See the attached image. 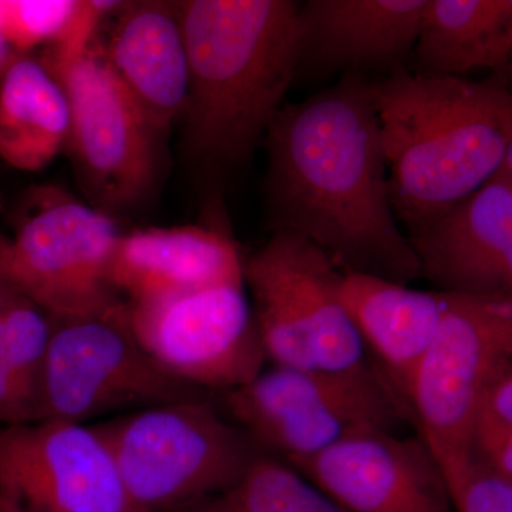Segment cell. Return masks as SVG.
<instances>
[{
    "instance_id": "7402d4cb",
    "label": "cell",
    "mask_w": 512,
    "mask_h": 512,
    "mask_svg": "<svg viewBox=\"0 0 512 512\" xmlns=\"http://www.w3.org/2000/svg\"><path fill=\"white\" fill-rule=\"evenodd\" d=\"M171 512H345L303 474L261 453L228 487Z\"/></svg>"
},
{
    "instance_id": "f546056e",
    "label": "cell",
    "mask_w": 512,
    "mask_h": 512,
    "mask_svg": "<svg viewBox=\"0 0 512 512\" xmlns=\"http://www.w3.org/2000/svg\"><path fill=\"white\" fill-rule=\"evenodd\" d=\"M503 168L508 174L512 175V141L510 147H508L507 157H505Z\"/></svg>"
},
{
    "instance_id": "44dd1931",
    "label": "cell",
    "mask_w": 512,
    "mask_h": 512,
    "mask_svg": "<svg viewBox=\"0 0 512 512\" xmlns=\"http://www.w3.org/2000/svg\"><path fill=\"white\" fill-rule=\"evenodd\" d=\"M52 318L19 293L0 309V426L39 421Z\"/></svg>"
},
{
    "instance_id": "5b68a950",
    "label": "cell",
    "mask_w": 512,
    "mask_h": 512,
    "mask_svg": "<svg viewBox=\"0 0 512 512\" xmlns=\"http://www.w3.org/2000/svg\"><path fill=\"white\" fill-rule=\"evenodd\" d=\"M94 429L144 512L175 511L217 493L262 453L205 397L137 410Z\"/></svg>"
},
{
    "instance_id": "9a60e30c",
    "label": "cell",
    "mask_w": 512,
    "mask_h": 512,
    "mask_svg": "<svg viewBox=\"0 0 512 512\" xmlns=\"http://www.w3.org/2000/svg\"><path fill=\"white\" fill-rule=\"evenodd\" d=\"M245 259L225 229L210 225L137 229L121 234L110 281L127 302L245 284Z\"/></svg>"
},
{
    "instance_id": "e0dca14e",
    "label": "cell",
    "mask_w": 512,
    "mask_h": 512,
    "mask_svg": "<svg viewBox=\"0 0 512 512\" xmlns=\"http://www.w3.org/2000/svg\"><path fill=\"white\" fill-rule=\"evenodd\" d=\"M342 296L370 359L410 410L414 373L436 338L450 292L345 272Z\"/></svg>"
},
{
    "instance_id": "83f0119b",
    "label": "cell",
    "mask_w": 512,
    "mask_h": 512,
    "mask_svg": "<svg viewBox=\"0 0 512 512\" xmlns=\"http://www.w3.org/2000/svg\"><path fill=\"white\" fill-rule=\"evenodd\" d=\"M497 77H500L501 80L505 84H507L508 89L512 92V37L510 43V49H508L507 60H505L503 72L498 74Z\"/></svg>"
},
{
    "instance_id": "4dcf8cb0",
    "label": "cell",
    "mask_w": 512,
    "mask_h": 512,
    "mask_svg": "<svg viewBox=\"0 0 512 512\" xmlns=\"http://www.w3.org/2000/svg\"><path fill=\"white\" fill-rule=\"evenodd\" d=\"M0 22H2V0H0Z\"/></svg>"
},
{
    "instance_id": "ac0fdd59",
    "label": "cell",
    "mask_w": 512,
    "mask_h": 512,
    "mask_svg": "<svg viewBox=\"0 0 512 512\" xmlns=\"http://www.w3.org/2000/svg\"><path fill=\"white\" fill-rule=\"evenodd\" d=\"M426 0H309L299 5L301 64L400 67L412 56Z\"/></svg>"
},
{
    "instance_id": "7a4b0ae2",
    "label": "cell",
    "mask_w": 512,
    "mask_h": 512,
    "mask_svg": "<svg viewBox=\"0 0 512 512\" xmlns=\"http://www.w3.org/2000/svg\"><path fill=\"white\" fill-rule=\"evenodd\" d=\"M180 10L190 63L185 150L205 170H237L265 141L301 66L299 3L187 0Z\"/></svg>"
},
{
    "instance_id": "484cf974",
    "label": "cell",
    "mask_w": 512,
    "mask_h": 512,
    "mask_svg": "<svg viewBox=\"0 0 512 512\" xmlns=\"http://www.w3.org/2000/svg\"><path fill=\"white\" fill-rule=\"evenodd\" d=\"M120 3L116 0H76L72 15L42 62L52 76L69 69L92 50L101 22L116 12Z\"/></svg>"
},
{
    "instance_id": "f1b7e54d",
    "label": "cell",
    "mask_w": 512,
    "mask_h": 512,
    "mask_svg": "<svg viewBox=\"0 0 512 512\" xmlns=\"http://www.w3.org/2000/svg\"><path fill=\"white\" fill-rule=\"evenodd\" d=\"M0 512H29L18 507V505L10 503L5 498L0 497Z\"/></svg>"
},
{
    "instance_id": "8992f818",
    "label": "cell",
    "mask_w": 512,
    "mask_h": 512,
    "mask_svg": "<svg viewBox=\"0 0 512 512\" xmlns=\"http://www.w3.org/2000/svg\"><path fill=\"white\" fill-rule=\"evenodd\" d=\"M244 275L271 365L338 373L375 365L343 301L345 272L312 242L276 232L245 259Z\"/></svg>"
},
{
    "instance_id": "1f68e13d",
    "label": "cell",
    "mask_w": 512,
    "mask_h": 512,
    "mask_svg": "<svg viewBox=\"0 0 512 512\" xmlns=\"http://www.w3.org/2000/svg\"><path fill=\"white\" fill-rule=\"evenodd\" d=\"M0 210H2V200H0Z\"/></svg>"
},
{
    "instance_id": "cb8c5ba5",
    "label": "cell",
    "mask_w": 512,
    "mask_h": 512,
    "mask_svg": "<svg viewBox=\"0 0 512 512\" xmlns=\"http://www.w3.org/2000/svg\"><path fill=\"white\" fill-rule=\"evenodd\" d=\"M76 0H2L0 35L19 53L53 45Z\"/></svg>"
},
{
    "instance_id": "ffe728a7",
    "label": "cell",
    "mask_w": 512,
    "mask_h": 512,
    "mask_svg": "<svg viewBox=\"0 0 512 512\" xmlns=\"http://www.w3.org/2000/svg\"><path fill=\"white\" fill-rule=\"evenodd\" d=\"M69 101L42 62L16 57L0 80V160L20 171L47 167L66 147Z\"/></svg>"
},
{
    "instance_id": "4fadbf2b",
    "label": "cell",
    "mask_w": 512,
    "mask_h": 512,
    "mask_svg": "<svg viewBox=\"0 0 512 512\" xmlns=\"http://www.w3.org/2000/svg\"><path fill=\"white\" fill-rule=\"evenodd\" d=\"M295 470L345 512H456L439 457L419 431L360 434Z\"/></svg>"
},
{
    "instance_id": "8fae6325",
    "label": "cell",
    "mask_w": 512,
    "mask_h": 512,
    "mask_svg": "<svg viewBox=\"0 0 512 512\" xmlns=\"http://www.w3.org/2000/svg\"><path fill=\"white\" fill-rule=\"evenodd\" d=\"M53 77L69 101L66 146L94 207L124 210L143 201L156 183L158 133L111 70L103 49L94 45Z\"/></svg>"
},
{
    "instance_id": "9c48e42d",
    "label": "cell",
    "mask_w": 512,
    "mask_h": 512,
    "mask_svg": "<svg viewBox=\"0 0 512 512\" xmlns=\"http://www.w3.org/2000/svg\"><path fill=\"white\" fill-rule=\"evenodd\" d=\"M511 363L512 296L450 292L409 393L414 429L441 464L470 457L478 404Z\"/></svg>"
},
{
    "instance_id": "2e32d148",
    "label": "cell",
    "mask_w": 512,
    "mask_h": 512,
    "mask_svg": "<svg viewBox=\"0 0 512 512\" xmlns=\"http://www.w3.org/2000/svg\"><path fill=\"white\" fill-rule=\"evenodd\" d=\"M101 49L158 134L184 114L190 63L180 2H121Z\"/></svg>"
},
{
    "instance_id": "52a82bcc",
    "label": "cell",
    "mask_w": 512,
    "mask_h": 512,
    "mask_svg": "<svg viewBox=\"0 0 512 512\" xmlns=\"http://www.w3.org/2000/svg\"><path fill=\"white\" fill-rule=\"evenodd\" d=\"M10 241H0V272L13 292L52 319L106 315L123 305L110 281L121 234L109 212L56 187L30 198Z\"/></svg>"
},
{
    "instance_id": "30bf717a",
    "label": "cell",
    "mask_w": 512,
    "mask_h": 512,
    "mask_svg": "<svg viewBox=\"0 0 512 512\" xmlns=\"http://www.w3.org/2000/svg\"><path fill=\"white\" fill-rule=\"evenodd\" d=\"M126 303L128 326L141 348L191 386L224 393L265 369L268 360L245 284Z\"/></svg>"
},
{
    "instance_id": "d6986e66",
    "label": "cell",
    "mask_w": 512,
    "mask_h": 512,
    "mask_svg": "<svg viewBox=\"0 0 512 512\" xmlns=\"http://www.w3.org/2000/svg\"><path fill=\"white\" fill-rule=\"evenodd\" d=\"M512 37V0H426L413 72L466 77L503 72Z\"/></svg>"
},
{
    "instance_id": "277c9868",
    "label": "cell",
    "mask_w": 512,
    "mask_h": 512,
    "mask_svg": "<svg viewBox=\"0 0 512 512\" xmlns=\"http://www.w3.org/2000/svg\"><path fill=\"white\" fill-rule=\"evenodd\" d=\"M224 406L259 451L293 468L360 434L414 427L376 365L343 373L271 365L224 392Z\"/></svg>"
},
{
    "instance_id": "3957f363",
    "label": "cell",
    "mask_w": 512,
    "mask_h": 512,
    "mask_svg": "<svg viewBox=\"0 0 512 512\" xmlns=\"http://www.w3.org/2000/svg\"><path fill=\"white\" fill-rule=\"evenodd\" d=\"M397 220L412 238L503 168L512 92L497 76H426L393 69L372 83Z\"/></svg>"
},
{
    "instance_id": "7c38bea8",
    "label": "cell",
    "mask_w": 512,
    "mask_h": 512,
    "mask_svg": "<svg viewBox=\"0 0 512 512\" xmlns=\"http://www.w3.org/2000/svg\"><path fill=\"white\" fill-rule=\"evenodd\" d=\"M0 497L29 512H144L97 430L64 420L0 426Z\"/></svg>"
},
{
    "instance_id": "5bb4252c",
    "label": "cell",
    "mask_w": 512,
    "mask_h": 512,
    "mask_svg": "<svg viewBox=\"0 0 512 512\" xmlns=\"http://www.w3.org/2000/svg\"><path fill=\"white\" fill-rule=\"evenodd\" d=\"M410 242L434 289L512 296V175L501 168Z\"/></svg>"
},
{
    "instance_id": "d4e9b609",
    "label": "cell",
    "mask_w": 512,
    "mask_h": 512,
    "mask_svg": "<svg viewBox=\"0 0 512 512\" xmlns=\"http://www.w3.org/2000/svg\"><path fill=\"white\" fill-rule=\"evenodd\" d=\"M441 466L456 512H512V481L495 476L471 458Z\"/></svg>"
},
{
    "instance_id": "603a6c76",
    "label": "cell",
    "mask_w": 512,
    "mask_h": 512,
    "mask_svg": "<svg viewBox=\"0 0 512 512\" xmlns=\"http://www.w3.org/2000/svg\"><path fill=\"white\" fill-rule=\"evenodd\" d=\"M468 458L512 481V363L490 384L478 404Z\"/></svg>"
},
{
    "instance_id": "ba28073f",
    "label": "cell",
    "mask_w": 512,
    "mask_h": 512,
    "mask_svg": "<svg viewBox=\"0 0 512 512\" xmlns=\"http://www.w3.org/2000/svg\"><path fill=\"white\" fill-rule=\"evenodd\" d=\"M204 397L205 390L165 372L141 348L128 326L126 302L93 318L52 319L39 421L83 424L107 413Z\"/></svg>"
},
{
    "instance_id": "4316f807",
    "label": "cell",
    "mask_w": 512,
    "mask_h": 512,
    "mask_svg": "<svg viewBox=\"0 0 512 512\" xmlns=\"http://www.w3.org/2000/svg\"><path fill=\"white\" fill-rule=\"evenodd\" d=\"M18 56L19 53L13 50V47L0 35V80H2V77L8 72L10 64L15 62Z\"/></svg>"
},
{
    "instance_id": "6da1fadb",
    "label": "cell",
    "mask_w": 512,
    "mask_h": 512,
    "mask_svg": "<svg viewBox=\"0 0 512 512\" xmlns=\"http://www.w3.org/2000/svg\"><path fill=\"white\" fill-rule=\"evenodd\" d=\"M272 234L312 242L343 272L410 285L419 258L397 220L372 83L348 73L286 104L265 137Z\"/></svg>"
}]
</instances>
